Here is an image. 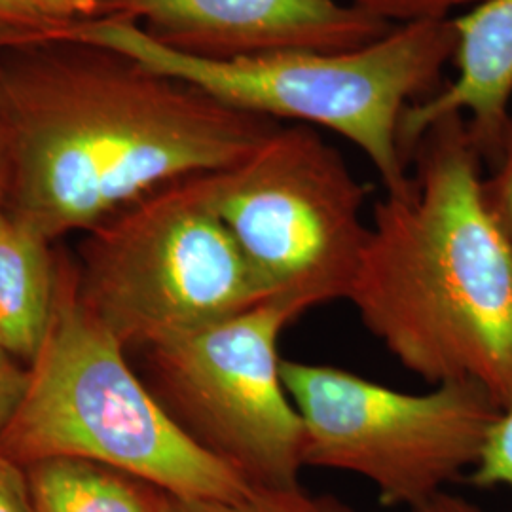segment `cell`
I'll return each instance as SVG.
<instances>
[{
    "instance_id": "cell-1",
    "label": "cell",
    "mask_w": 512,
    "mask_h": 512,
    "mask_svg": "<svg viewBox=\"0 0 512 512\" xmlns=\"http://www.w3.org/2000/svg\"><path fill=\"white\" fill-rule=\"evenodd\" d=\"M463 114L412 150L403 188L374 203L348 300L365 329L431 385L473 382L512 406V239L486 198Z\"/></svg>"
},
{
    "instance_id": "cell-2",
    "label": "cell",
    "mask_w": 512,
    "mask_h": 512,
    "mask_svg": "<svg viewBox=\"0 0 512 512\" xmlns=\"http://www.w3.org/2000/svg\"><path fill=\"white\" fill-rule=\"evenodd\" d=\"M0 82L8 213L46 239L239 164L279 124L116 57Z\"/></svg>"
},
{
    "instance_id": "cell-3",
    "label": "cell",
    "mask_w": 512,
    "mask_h": 512,
    "mask_svg": "<svg viewBox=\"0 0 512 512\" xmlns=\"http://www.w3.org/2000/svg\"><path fill=\"white\" fill-rule=\"evenodd\" d=\"M67 35L188 84L230 109L330 131L365 154L385 192L403 188L408 179L399 141L404 112L446 84L456 50L452 18L395 25L384 37L344 52L245 59L186 54L131 18L88 21Z\"/></svg>"
},
{
    "instance_id": "cell-4",
    "label": "cell",
    "mask_w": 512,
    "mask_h": 512,
    "mask_svg": "<svg viewBox=\"0 0 512 512\" xmlns=\"http://www.w3.org/2000/svg\"><path fill=\"white\" fill-rule=\"evenodd\" d=\"M0 452L23 467L86 459L181 499H239L253 490L135 376L122 342L88 308L73 277L57 279L52 323Z\"/></svg>"
},
{
    "instance_id": "cell-5",
    "label": "cell",
    "mask_w": 512,
    "mask_h": 512,
    "mask_svg": "<svg viewBox=\"0 0 512 512\" xmlns=\"http://www.w3.org/2000/svg\"><path fill=\"white\" fill-rule=\"evenodd\" d=\"M207 194L270 298L348 300L370 234L368 188L319 129L279 124Z\"/></svg>"
},
{
    "instance_id": "cell-6",
    "label": "cell",
    "mask_w": 512,
    "mask_h": 512,
    "mask_svg": "<svg viewBox=\"0 0 512 512\" xmlns=\"http://www.w3.org/2000/svg\"><path fill=\"white\" fill-rule=\"evenodd\" d=\"M205 177L152 192L93 239L78 289L124 348H158L270 298Z\"/></svg>"
},
{
    "instance_id": "cell-7",
    "label": "cell",
    "mask_w": 512,
    "mask_h": 512,
    "mask_svg": "<svg viewBox=\"0 0 512 512\" xmlns=\"http://www.w3.org/2000/svg\"><path fill=\"white\" fill-rule=\"evenodd\" d=\"M281 374L304 423L306 467L361 476L382 505L410 512L473 471L503 412L473 382L406 393L338 366L287 359Z\"/></svg>"
},
{
    "instance_id": "cell-8",
    "label": "cell",
    "mask_w": 512,
    "mask_h": 512,
    "mask_svg": "<svg viewBox=\"0 0 512 512\" xmlns=\"http://www.w3.org/2000/svg\"><path fill=\"white\" fill-rule=\"evenodd\" d=\"M306 311L268 298L158 348L165 410L251 488L300 484L304 423L283 384L281 334Z\"/></svg>"
},
{
    "instance_id": "cell-9",
    "label": "cell",
    "mask_w": 512,
    "mask_h": 512,
    "mask_svg": "<svg viewBox=\"0 0 512 512\" xmlns=\"http://www.w3.org/2000/svg\"><path fill=\"white\" fill-rule=\"evenodd\" d=\"M154 38L207 59L285 52H344L395 25L348 0H126Z\"/></svg>"
},
{
    "instance_id": "cell-10",
    "label": "cell",
    "mask_w": 512,
    "mask_h": 512,
    "mask_svg": "<svg viewBox=\"0 0 512 512\" xmlns=\"http://www.w3.org/2000/svg\"><path fill=\"white\" fill-rule=\"evenodd\" d=\"M454 21L456 76L439 92L410 105L399 141L404 158L442 116L463 114L486 165L492 164L512 105V0H484Z\"/></svg>"
},
{
    "instance_id": "cell-11",
    "label": "cell",
    "mask_w": 512,
    "mask_h": 512,
    "mask_svg": "<svg viewBox=\"0 0 512 512\" xmlns=\"http://www.w3.org/2000/svg\"><path fill=\"white\" fill-rule=\"evenodd\" d=\"M48 241L8 211L0 215V346L29 365L54 315L59 272Z\"/></svg>"
},
{
    "instance_id": "cell-12",
    "label": "cell",
    "mask_w": 512,
    "mask_h": 512,
    "mask_svg": "<svg viewBox=\"0 0 512 512\" xmlns=\"http://www.w3.org/2000/svg\"><path fill=\"white\" fill-rule=\"evenodd\" d=\"M37 512H167L171 495L141 478L86 459L25 467Z\"/></svg>"
},
{
    "instance_id": "cell-13",
    "label": "cell",
    "mask_w": 512,
    "mask_h": 512,
    "mask_svg": "<svg viewBox=\"0 0 512 512\" xmlns=\"http://www.w3.org/2000/svg\"><path fill=\"white\" fill-rule=\"evenodd\" d=\"M167 512H355L334 495L310 494L302 484L253 488L239 499H169Z\"/></svg>"
},
{
    "instance_id": "cell-14",
    "label": "cell",
    "mask_w": 512,
    "mask_h": 512,
    "mask_svg": "<svg viewBox=\"0 0 512 512\" xmlns=\"http://www.w3.org/2000/svg\"><path fill=\"white\" fill-rule=\"evenodd\" d=\"M467 478L476 488L505 486L512 494V406L503 410L495 421L482 454Z\"/></svg>"
},
{
    "instance_id": "cell-15",
    "label": "cell",
    "mask_w": 512,
    "mask_h": 512,
    "mask_svg": "<svg viewBox=\"0 0 512 512\" xmlns=\"http://www.w3.org/2000/svg\"><path fill=\"white\" fill-rule=\"evenodd\" d=\"M357 8L391 25L425 19L456 18L484 0H348Z\"/></svg>"
},
{
    "instance_id": "cell-16",
    "label": "cell",
    "mask_w": 512,
    "mask_h": 512,
    "mask_svg": "<svg viewBox=\"0 0 512 512\" xmlns=\"http://www.w3.org/2000/svg\"><path fill=\"white\" fill-rule=\"evenodd\" d=\"M484 190L495 219L512 239V105L490 175L484 177Z\"/></svg>"
},
{
    "instance_id": "cell-17",
    "label": "cell",
    "mask_w": 512,
    "mask_h": 512,
    "mask_svg": "<svg viewBox=\"0 0 512 512\" xmlns=\"http://www.w3.org/2000/svg\"><path fill=\"white\" fill-rule=\"evenodd\" d=\"M12 353L0 346V440L14 420L29 387V368L19 365Z\"/></svg>"
},
{
    "instance_id": "cell-18",
    "label": "cell",
    "mask_w": 512,
    "mask_h": 512,
    "mask_svg": "<svg viewBox=\"0 0 512 512\" xmlns=\"http://www.w3.org/2000/svg\"><path fill=\"white\" fill-rule=\"evenodd\" d=\"M0 512H37L25 467L0 452Z\"/></svg>"
},
{
    "instance_id": "cell-19",
    "label": "cell",
    "mask_w": 512,
    "mask_h": 512,
    "mask_svg": "<svg viewBox=\"0 0 512 512\" xmlns=\"http://www.w3.org/2000/svg\"><path fill=\"white\" fill-rule=\"evenodd\" d=\"M0 21L38 37L67 33V27L48 18L33 0H0Z\"/></svg>"
},
{
    "instance_id": "cell-20",
    "label": "cell",
    "mask_w": 512,
    "mask_h": 512,
    "mask_svg": "<svg viewBox=\"0 0 512 512\" xmlns=\"http://www.w3.org/2000/svg\"><path fill=\"white\" fill-rule=\"evenodd\" d=\"M38 8L57 23L67 27L69 19L76 16H90L95 10H99L101 6H105L107 2L114 0H33ZM118 2H126V0H118Z\"/></svg>"
},
{
    "instance_id": "cell-21",
    "label": "cell",
    "mask_w": 512,
    "mask_h": 512,
    "mask_svg": "<svg viewBox=\"0 0 512 512\" xmlns=\"http://www.w3.org/2000/svg\"><path fill=\"white\" fill-rule=\"evenodd\" d=\"M414 512H488L484 511L482 507L475 505L473 501L461 497V495L442 494L435 495L433 499H429L427 503H423L420 509Z\"/></svg>"
},
{
    "instance_id": "cell-22",
    "label": "cell",
    "mask_w": 512,
    "mask_h": 512,
    "mask_svg": "<svg viewBox=\"0 0 512 512\" xmlns=\"http://www.w3.org/2000/svg\"><path fill=\"white\" fill-rule=\"evenodd\" d=\"M10 181H12V164H10V150L4 128L0 124V215L8 211V198H10Z\"/></svg>"
},
{
    "instance_id": "cell-23",
    "label": "cell",
    "mask_w": 512,
    "mask_h": 512,
    "mask_svg": "<svg viewBox=\"0 0 512 512\" xmlns=\"http://www.w3.org/2000/svg\"><path fill=\"white\" fill-rule=\"evenodd\" d=\"M37 37L29 31H23L19 27H14L10 23H4L0 21V44H18L23 40H29V38Z\"/></svg>"
}]
</instances>
